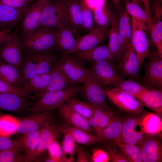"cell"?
I'll list each match as a JSON object with an SVG mask.
<instances>
[{
  "label": "cell",
  "instance_id": "obj_1",
  "mask_svg": "<svg viewBox=\"0 0 162 162\" xmlns=\"http://www.w3.org/2000/svg\"><path fill=\"white\" fill-rule=\"evenodd\" d=\"M80 88L70 86L64 89L47 92L33 102L27 111L28 115L52 111L74 98Z\"/></svg>",
  "mask_w": 162,
  "mask_h": 162
},
{
  "label": "cell",
  "instance_id": "obj_2",
  "mask_svg": "<svg viewBox=\"0 0 162 162\" xmlns=\"http://www.w3.org/2000/svg\"><path fill=\"white\" fill-rule=\"evenodd\" d=\"M56 41V29L39 28L22 40V49L28 54L50 51L55 47Z\"/></svg>",
  "mask_w": 162,
  "mask_h": 162
},
{
  "label": "cell",
  "instance_id": "obj_3",
  "mask_svg": "<svg viewBox=\"0 0 162 162\" xmlns=\"http://www.w3.org/2000/svg\"><path fill=\"white\" fill-rule=\"evenodd\" d=\"M19 31L18 25L13 32H10L0 44V60L14 66L21 71L23 60Z\"/></svg>",
  "mask_w": 162,
  "mask_h": 162
},
{
  "label": "cell",
  "instance_id": "obj_4",
  "mask_svg": "<svg viewBox=\"0 0 162 162\" xmlns=\"http://www.w3.org/2000/svg\"><path fill=\"white\" fill-rule=\"evenodd\" d=\"M66 0H52L44 10L38 28H58L69 23L66 14Z\"/></svg>",
  "mask_w": 162,
  "mask_h": 162
},
{
  "label": "cell",
  "instance_id": "obj_5",
  "mask_svg": "<svg viewBox=\"0 0 162 162\" xmlns=\"http://www.w3.org/2000/svg\"><path fill=\"white\" fill-rule=\"evenodd\" d=\"M144 64L145 73L142 79L146 88L162 89V58L157 52L150 53Z\"/></svg>",
  "mask_w": 162,
  "mask_h": 162
},
{
  "label": "cell",
  "instance_id": "obj_6",
  "mask_svg": "<svg viewBox=\"0 0 162 162\" xmlns=\"http://www.w3.org/2000/svg\"><path fill=\"white\" fill-rule=\"evenodd\" d=\"M51 0H38L28 8L20 26L22 40L31 35L38 29L44 10Z\"/></svg>",
  "mask_w": 162,
  "mask_h": 162
},
{
  "label": "cell",
  "instance_id": "obj_7",
  "mask_svg": "<svg viewBox=\"0 0 162 162\" xmlns=\"http://www.w3.org/2000/svg\"><path fill=\"white\" fill-rule=\"evenodd\" d=\"M132 34L130 43L137 56L140 69L144 59L149 53L147 38V26L132 18Z\"/></svg>",
  "mask_w": 162,
  "mask_h": 162
},
{
  "label": "cell",
  "instance_id": "obj_8",
  "mask_svg": "<svg viewBox=\"0 0 162 162\" xmlns=\"http://www.w3.org/2000/svg\"><path fill=\"white\" fill-rule=\"evenodd\" d=\"M105 92L110 100L122 110L136 114L143 112V106L140 101L121 89L115 87Z\"/></svg>",
  "mask_w": 162,
  "mask_h": 162
},
{
  "label": "cell",
  "instance_id": "obj_9",
  "mask_svg": "<svg viewBox=\"0 0 162 162\" xmlns=\"http://www.w3.org/2000/svg\"><path fill=\"white\" fill-rule=\"evenodd\" d=\"M91 68L92 74L101 86L112 85L123 79L110 60L92 62Z\"/></svg>",
  "mask_w": 162,
  "mask_h": 162
},
{
  "label": "cell",
  "instance_id": "obj_10",
  "mask_svg": "<svg viewBox=\"0 0 162 162\" xmlns=\"http://www.w3.org/2000/svg\"><path fill=\"white\" fill-rule=\"evenodd\" d=\"M20 119L15 134H21L41 129L47 124L54 123L52 111L29 114Z\"/></svg>",
  "mask_w": 162,
  "mask_h": 162
},
{
  "label": "cell",
  "instance_id": "obj_11",
  "mask_svg": "<svg viewBox=\"0 0 162 162\" xmlns=\"http://www.w3.org/2000/svg\"><path fill=\"white\" fill-rule=\"evenodd\" d=\"M65 129L56 123L46 124L41 129L38 146L35 150L27 155L31 161L44 155L52 142L57 140Z\"/></svg>",
  "mask_w": 162,
  "mask_h": 162
},
{
  "label": "cell",
  "instance_id": "obj_12",
  "mask_svg": "<svg viewBox=\"0 0 162 162\" xmlns=\"http://www.w3.org/2000/svg\"><path fill=\"white\" fill-rule=\"evenodd\" d=\"M147 134L143 130L141 119L130 117L124 121L121 135L117 142L138 146Z\"/></svg>",
  "mask_w": 162,
  "mask_h": 162
},
{
  "label": "cell",
  "instance_id": "obj_13",
  "mask_svg": "<svg viewBox=\"0 0 162 162\" xmlns=\"http://www.w3.org/2000/svg\"><path fill=\"white\" fill-rule=\"evenodd\" d=\"M82 87L84 94L88 103L92 105L108 108L106 104L105 91L89 70Z\"/></svg>",
  "mask_w": 162,
  "mask_h": 162
},
{
  "label": "cell",
  "instance_id": "obj_14",
  "mask_svg": "<svg viewBox=\"0 0 162 162\" xmlns=\"http://www.w3.org/2000/svg\"><path fill=\"white\" fill-rule=\"evenodd\" d=\"M159 134H147L138 146L143 162H162V142Z\"/></svg>",
  "mask_w": 162,
  "mask_h": 162
},
{
  "label": "cell",
  "instance_id": "obj_15",
  "mask_svg": "<svg viewBox=\"0 0 162 162\" xmlns=\"http://www.w3.org/2000/svg\"><path fill=\"white\" fill-rule=\"evenodd\" d=\"M110 28L108 33V46L111 53L112 61H120L124 54L127 45L121 34L118 27V20L116 14L112 13Z\"/></svg>",
  "mask_w": 162,
  "mask_h": 162
},
{
  "label": "cell",
  "instance_id": "obj_16",
  "mask_svg": "<svg viewBox=\"0 0 162 162\" xmlns=\"http://www.w3.org/2000/svg\"><path fill=\"white\" fill-rule=\"evenodd\" d=\"M60 60L65 74L70 82L73 83L84 82L89 70L81 61L68 54L62 55Z\"/></svg>",
  "mask_w": 162,
  "mask_h": 162
},
{
  "label": "cell",
  "instance_id": "obj_17",
  "mask_svg": "<svg viewBox=\"0 0 162 162\" xmlns=\"http://www.w3.org/2000/svg\"><path fill=\"white\" fill-rule=\"evenodd\" d=\"M56 29V41L55 47L62 52V55H66L75 47L82 36L69 23Z\"/></svg>",
  "mask_w": 162,
  "mask_h": 162
},
{
  "label": "cell",
  "instance_id": "obj_18",
  "mask_svg": "<svg viewBox=\"0 0 162 162\" xmlns=\"http://www.w3.org/2000/svg\"><path fill=\"white\" fill-rule=\"evenodd\" d=\"M120 75L134 79L139 76L140 68L135 52L130 42L117 67Z\"/></svg>",
  "mask_w": 162,
  "mask_h": 162
},
{
  "label": "cell",
  "instance_id": "obj_19",
  "mask_svg": "<svg viewBox=\"0 0 162 162\" xmlns=\"http://www.w3.org/2000/svg\"><path fill=\"white\" fill-rule=\"evenodd\" d=\"M152 7L154 15L151 19V38L156 47L157 52L162 58V0H154Z\"/></svg>",
  "mask_w": 162,
  "mask_h": 162
},
{
  "label": "cell",
  "instance_id": "obj_20",
  "mask_svg": "<svg viewBox=\"0 0 162 162\" xmlns=\"http://www.w3.org/2000/svg\"><path fill=\"white\" fill-rule=\"evenodd\" d=\"M32 99L17 95L0 92V111L20 113L27 111Z\"/></svg>",
  "mask_w": 162,
  "mask_h": 162
},
{
  "label": "cell",
  "instance_id": "obj_21",
  "mask_svg": "<svg viewBox=\"0 0 162 162\" xmlns=\"http://www.w3.org/2000/svg\"><path fill=\"white\" fill-rule=\"evenodd\" d=\"M28 8H16L0 2V31L18 25Z\"/></svg>",
  "mask_w": 162,
  "mask_h": 162
},
{
  "label": "cell",
  "instance_id": "obj_22",
  "mask_svg": "<svg viewBox=\"0 0 162 162\" xmlns=\"http://www.w3.org/2000/svg\"><path fill=\"white\" fill-rule=\"evenodd\" d=\"M50 81L47 86L37 97L38 98L49 92L62 90L74 84L68 78L62 67L60 60L55 61L51 70Z\"/></svg>",
  "mask_w": 162,
  "mask_h": 162
},
{
  "label": "cell",
  "instance_id": "obj_23",
  "mask_svg": "<svg viewBox=\"0 0 162 162\" xmlns=\"http://www.w3.org/2000/svg\"><path fill=\"white\" fill-rule=\"evenodd\" d=\"M109 30L93 27L88 33L81 37L75 47L67 54L88 50L101 44L108 37Z\"/></svg>",
  "mask_w": 162,
  "mask_h": 162
},
{
  "label": "cell",
  "instance_id": "obj_24",
  "mask_svg": "<svg viewBox=\"0 0 162 162\" xmlns=\"http://www.w3.org/2000/svg\"><path fill=\"white\" fill-rule=\"evenodd\" d=\"M72 57L81 61L95 62L105 60L112 61V58L108 45L100 44L85 51L71 53Z\"/></svg>",
  "mask_w": 162,
  "mask_h": 162
},
{
  "label": "cell",
  "instance_id": "obj_25",
  "mask_svg": "<svg viewBox=\"0 0 162 162\" xmlns=\"http://www.w3.org/2000/svg\"><path fill=\"white\" fill-rule=\"evenodd\" d=\"M58 108L60 116L72 127L92 133V130L88 119L74 111L67 102Z\"/></svg>",
  "mask_w": 162,
  "mask_h": 162
},
{
  "label": "cell",
  "instance_id": "obj_26",
  "mask_svg": "<svg viewBox=\"0 0 162 162\" xmlns=\"http://www.w3.org/2000/svg\"><path fill=\"white\" fill-rule=\"evenodd\" d=\"M92 105L94 108V114L88 120L95 135L99 137L102 131L114 116L108 108Z\"/></svg>",
  "mask_w": 162,
  "mask_h": 162
},
{
  "label": "cell",
  "instance_id": "obj_27",
  "mask_svg": "<svg viewBox=\"0 0 162 162\" xmlns=\"http://www.w3.org/2000/svg\"><path fill=\"white\" fill-rule=\"evenodd\" d=\"M41 129L20 134L13 139L18 150L28 155L36 149L38 146Z\"/></svg>",
  "mask_w": 162,
  "mask_h": 162
},
{
  "label": "cell",
  "instance_id": "obj_28",
  "mask_svg": "<svg viewBox=\"0 0 162 162\" xmlns=\"http://www.w3.org/2000/svg\"><path fill=\"white\" fill-rule=\"evenodd\" d=\"M140 101L143 106L147 107L160 117L162 116V90L156 88L147 89Z\"/></svg>",
  "mask_w": 162,
  "mask_h": 162
},
{
  "label": "cell",
  "instance_id": "obj_29",
  "mask_svg": "<svg viewBox=\"0 0 162 162\" xmlns=\"http://www.w3.org/2000/svg\"><path fill=\"white\" fill-rule=\"evenodd\" d=\"M51 73V71L44 74H37L25 82L20 88L35 97L48 84Z\"/></svg>",
  "mask_w": 162,
  "mask_h": 162
},
{
  "label": "cell",
  "instance_id": "obj_30",
  "mask_svg": "<svg viewBox=\"0 0 162 162\" xmlns=\"http://www.w3.org/2000/svg\"><path fill=\"white\" fill-rule=\"evenodd\" d=\"M66 14L68 21L72 27L77 31L82 29L80 0H67Z\"/></svg>",
  "mask_w": 162,
  "mask_h": 162
},
{
  "label": "cell",
  "instance_id": "obj_31",
  "mask_svg": "<svg viewBox=\"0 0 162 162\" xmlns=\"http://www.w3.org/2000/svg\"><path fill=\"white\" fill-rule=\"evenodd\" d=\"M123 122L120 118L114 116L102 131L99 137L104 141L118 142L121 135Z\"/></svg>",
  "mask_w": 162,
  "mask_h": 162
},
{
  "label": "cell",
  "instance_id": "obj_32",
  "mask_svg": "<svg viewBox=\"0 0 162 162\" xmlns=\"http://www.w3.org/2000/svg\"><path fill=\"white\" fill-rule=\"evenodd\" d=\"M92 12L93 27L103 29H109L111 25L112 13L107 2Z\"/></svg>",
  "mask_w": 162,
  "mask_h": 162
},
{
  "label": "cell",
  "instance_id": "obj_33",
  "mask_svg": "<svg viewBox=\"0 0 162 162\" xmlns=\"http://www.w3.org/2000/svg\"><path fill=\"white\" fill-rule=\"evenodd\" d=\"M0 79L12 86L18 87L21 73L14 66L0 60Z\"/></svg>",
  "mask_w": 162,
  "mask_h": 162
},
{
  "label": "cell",
  "instance_id": "obj_34",
  "mask_svg": "<svg viewBox=\"0 0 162 162\" xmlns=\"http://www.w3.org/2000/svg\"><path fill=\"white\" fill-rule=\"evenodd\" d=\"M112 85L131 95L140 101L147 90L134 79L131 78L127 80L123 79Z\"/></svg>",
  "mask_w": 162,
  "mask_h": 162
},
{
  "label": "cell",
  "instance_id": "obj_35",
  "mask_svg": "<svg viewBox=\"0 0 162 162\" xmlns=\"http://www.w3.org/2000/svg\"><path fill=\"white\" fill-rule=\"evenodd\" d=\"M38 61L37 54H28L23 61L21 79L18 87L20 88L25 82L37 74Z\"/></svg>",
  "mask_w": 162,
  "mask_h": 162
},
{
  "label": "cell",
  "instance_id": "obj_36",
  "mask_svg": "<svg viewBox=\"0 0 162 162\" xmlns=\"http://www.w3.org/2000/svg\"><path fill=\"white\" fill-rule=\"evenodd\" d=\"M125 9L132 18L140 22L147 25L148 29L150 32L151 26V20L146 12L137 4L130 0H124Z\"/></svg>",
  "mask_w": 162,
  "mask_h": 162
},
{
  "label": "cell",
  "instance_id": "obj_37",
  "mask_svg": "<svg viewBox=\"0 0 162 162\" xmlns=\"http://www.w3.org/2000/svg\"><path fill=\"white\" fill-rule=\"evenodd\" d=\"M143 129L147 134H159L162 130V122L160 117L152 113L146 114L141 119Z\"/></svg>",
  "mask_w": 162,
  "mask_h": 162
},
{
  "label": "cell",
  "instance_id": "obj_38",
  "mask_svg": "<svg viewBox=\"0 0 162 162\" xmlns=\"http://www.w3.org/2000/svg\"><path fill=\"white\" fill-rule=\"evenodd\" d=\"M70 128L76 143L79 144L89 145L104 141L86 130L72 126Z\"/></svg>",
  "mask_w": 162,
  "mask_h": 162
},
{
  "label": "cell",
  "instance_id": "obj_39",
  "mask_svg": "<svg viewBox=\"0 0 162 162\" xmlns=\"http://www.w3.org/2000/svg\"><path fill=\"white\" fill-rule=\"evenodd\" d=\"M20 119L8 114L0 116V136H9L15 134Z\"/></svg>",
  "mask_w": 162,
  "mask_h": 162
},
{
  "label": "cell",
  "instance_id": "obj_40",
  "mask_svg": "<svg viewBox=\"0 0 162 162\" xmlns=\"http://www.w3.org/2000/svg\"><path fill=\"white\" fill-rule=\"evenodd\" d=\"M37 54L38 58L37 74H44L51 71L56 60L51 51Z\"/></svg>",
  "mask_w": 162,
  "mask_h": 162
},
{
  "label": "cell",
  "instance_id": "obj_41",
  "mask_svg": "<svg viewBox=\"0 0 162 162\" xmlns=\"http://www.w3.org/2000/svg\"><path fill=\"white\" fill-rule=\"evenodd\" d=\"M61 147L63 153L69 162L74 161L73 156L76 149L77 145L72 134L70 127L65 129Z\"/></svg>",
  "mask_w": 162,
  "mask_h": 162
},
{
  "label": "cell",
  "instance_id": "obj_42",
  "mask_svg": "<svg viewBox=\"0 0 162 162\" xmlns=\"http://www.w3.org/2000/svg\"><path fill=\"white\" fill-rule=\"evenodd\" d=\"M66 102L74 111L87 119L94 114L93 106L89 103L80 101L73 98L70 99Z\"/></svg>",
  "mask_w": 162,
  "mask_h": 162
},
{
  "label": "cell",
  "instance_id": "obj_43",
  "mask_svg": "<svg viewBox=\"0 0 162 162\" xmlns=\"http://www.w3.org/2000/svg\"><path fill=\"white\" fill-rule=\"evenodd\" d=\"M124 152L128 162H142L141 150L138 146L118 142L115 143Z\"/></svg>",
  "mask_w": 162,
  "mask_h": 162
},
{
  "label": "cell",
  "instance_id": "obj_44",
  "mask_svg": "<svg viewBox=\"0 0 162 162\" xmlns=\"http://www.w3.org/2000/svg\"><path fill=\"white\" fill-rule=\"evenodd\" d=\"M31 160L26 154L15 150L0 151V162H30Z\"/></svg>",
  "mask_w": 162,
  "mask_h": 162
},
{
  "label": "cell",
  "instance_id": "obj_45",
  "mask_svg": "<svg viewBox=\"0 0 162 162\" xmlns=\"http://www.w3.org/2000/svg\"><path fill=\"white\" fill-rule=\"evenodd\" d=\"M49 156L53 162H69L65 156L61 145L57 140L53 141L48 147Z\"/></svg>",
  "mask_w": 162,
  "mask_h": 162
},
{
  "label": "cell",
  "instance_id": "obj_46",
  "mask_svg": "<svg viewBox=\"0 0 162 162\" xmlns=\"http://www.w3.org/2000/svg\"><path fill=\"white\" fill-rule=\"evenodd\" d=\"M80 2L81 9L82 29L89 32L93 27V13L82 0H80Z\"/></svg>",
  "mask_w": 162,
  "mask_h": 162
},
{
  "label": "cell",
  "instance_id": "obj_47",
  "mask_svg": "<svg viewBox=\"0 0 162 162\" xmlns=\"http://www.w3.org/2000/svg\"><path fill=\"white\" fill-rule=\"evenodd\" d=\"M0 92L14 94L32 100L35 97L21 88L12 86L0 79Z\"/></svg>",
  "mask_w": 162,
  "mask_h": 162
},
{
  "label": "cell",
  "instance_id": "obj_48",
  "mask_svg": "<svg viewBox=\"0 0 162 162\" xmlns=\"http://www.w3.org/2000/svg\"><path fill=\"white\" fill-rule=\"evenodd\" d=\"M116 145V146L109 147L106 148L105 151L108 154L110 161L112 162H128L122 150L117 144Z\"/></svg>",
  "mask_w": 162,
  "mask_h": 162
},
{
  "label": "cell",
  "instance_id": "obj_49",
  "mask_svg": "<svg viewBox=\"0 0 162 162\" xmlns=\"http://www.w3.org/2000/svg\"><path fill=\"white\" fill-rule=\"evenodd\" d=\"M119 17L118 20V27L119 31L123 37L126 44V35L128 26L130 22L129 15L125 9L121 8L119 11Z\"/></svg>",
  "mask_w": 162,
  "mask_h": 162
},
{
  "label": "cell",
  "instance_id": "obj_50",
  "mask_svg": "<svg viewBox=\"0 0 162 162\" xmlns=\"http://www.w3.org/2000/svg\"><path fill=\"white\" fill-rule=\"evenodd\" d=\"M92 162H108L110 159L105 150L100 148H95L92 151L91 156Z\"/></svg>",
  "mask_w": 162,
  "mask_h": 162
},
{
  "label": "cell",
  "instance_id": "obj_51",
  "mask_svg": "<svg viewBox=\"0 0 162 162\" xmlns=\"http://www.w3.org/2000/svg\"><path fill=\"white\" fill-rule=\"evenodd\" d=\"M0 2L18 8H28L32 2L28 0H0Z\"/></svg>",
  "mask_w": 162,
  "mask_h": 162
},
{
  "label": "cell",
  "instance_id": "obj_52",
  "mask_svg": "<svg viewBox=\"0 0 162 162\" xmlns=\"http://www.w3.org/2000/svg\"><path fill=\"white\" fill-rule=\"evenodd\" d=\"M8 150L18 151L13 139L10 138L9 136H0V151Z\"/></svg>",
  "mask_w": 162,
  "mask_h": 162
},
{
  "label": "cell",
  "instance_id": "obj_53",
  "mask_svg": "<svg viewBox=\"0 0 162 162\" xmlns=\"http://www.w3.org/2000/svg\"><path fill=\"white\" fill-rule=\"evenodd\" d=\"M85 4L92 11L102 7L107 2L106 0H82Z\"/></svg>",
  "mask_w": 162,
  "mask_h": 162
},
{
  "label": "cell",
  "instance_id": "obj_54",
  "mask_svg": "<svg viewBox=\"0 0 162 162\" xmlns=\"http://www.w3.org/2000/svg\"><path fill=\"white\" fill-rule=\"evenodd\" d=\"M76 151V162H88L91 161L88 158L87 154L83 149L81 147L77 146Z\"/></svg>",
  "mask_w": 162,
  "mask_h": 162
},
{
  "label": "cell",
  "instance_id": "obj_55",
  "mask_svg": "<svg viewBox=\"0 0 162 162\" xmlns=\"http://www.w3.org/2000/svg\"><path fill=\"white\" fill-rule=\"evenodd\" d=\"M131 1L137 4L143 9L147 13L149 19L151 20L149 0H131Z\"/></svg>",
  "mask_w": 162,
  "mask_h": 162
},
{
  "label": "cell",
  "instance_id": "obj_56",
  "mask_svg": "<svg viewBox=\"0 0 162 162\" xmlns=\"http://www.w3.org/2000/svg\"><path fill=\"white\" fill-rule=\"evenodd\" d=\"M12 28H9L3 30L0 33V44L6 38Z\"/></svg>",
  "mask_w": 162,
  "mask_h": 162
},
{
  "label": "cell",
  "instance_id": "obj_57",
  "mask_svg": "<svg viewBox=\"0 0 162 162\" xmlns=\"http://www.w3.org/2000/svg\"><path fill=\"white\" fill-rule=\"evenodd\" d=\"M114 4L116 8L119 11L121 8L120 0H111Z\"/></svg>",
  "mask_w": 162,
  "mask_h": 162
},
{
  "label": "cell",
  "instance_id": "obj_58",
  "mask_svg": "<svg viewBox=\"0 0 162 162\" xmlns=\"http://www.w3.org/2000/svg\"><path fill=\"white\" fill-rule=\"evenodd\" d=\"M29 1H30L31 2H32V1H33L34 0H28Z\"/></svg>",
  "mask_w": 162,
  "mask_h": 162
},
{
  "label": "cell",
  "instance_id": "obj_59",
  "mask_svg": "<svg viewBox=\"0 0 162 162\" xmlns=\"http://www.w3.org/2000/svg\"><path fill=\"white\" fill-rule=\"evenodd\" d=\"M2 31H0V33H1V32H2Z\"/></svg>",
  "mask_w": 162,
  "mask_h": 162
}]
</instances>
